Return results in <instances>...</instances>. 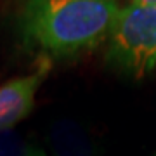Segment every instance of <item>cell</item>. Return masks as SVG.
<instances>
[{"label": "cell", "instance_id": "6da1fadb", "mask_svg": "<svg viewBox=\"0 0 156 156\" xmlns=\"http://www.w3.org/2000/svg\"><path fill=\"white\" fill-rule=\"evenodd\" d=\"M118 12L116 0H28L23 30L50 56H73L109 38Z\"/></svg>", "mask_w": 156, "mask_h": 156}, {"label": "cell", "instance_id": "7a4b0ae2", "mask_svg": "<svg viewBox=\"0 0 156 156\" xmlns=\"http://www.w3.org/2000/svg\"><path fill=\"white\" fill-rule=\"evenodd\" d=\"M108 59L132 76L156 69V5L122 7L109 35Z\"/></svg>", "mask_w": 156, "mask_h": 156}, {"label": "cell", "instance_id": "3957f363", "mask_svg": "<svg viewBox=\"0 0 156 156\" xmlns=\"http://www.w3.org/2000/svg\"><path fill=\"white\" fill-rule=\"evenodd\" d=\"M45 73L47 66L40 68L33 75L9 80L0 87V128H12L30 115Z\"/></svg>", "mask_w": 156, "mask_h": 156}, {"label": "cell", "instance_id": "277c9868", "mask_svg": "<svg viewBox=\"0 0 156 156\" xmlns=\"http://www.w3.org/2000/svg\"><path fill=\"white\" fill-rule=\"evenodd\" d=\"M50 156H95L92 140L83 127L75 120L61 118L47 128Z\"/></svg>", "mask_w": 156, "mask_h": 156}, {"label": "cell", "instance_id": "5b68a950", "mask_svg": "<svg viewBox=\"0 0 156 156\" xmlns=\"http://www.w3.org/2000/svg\"><path fill=\"white\" fill-rule=\"evenodd\" d=\"M31 146L14 128H0V156H28Z\"/></svg>", "mask_w": 156, "mask_h": 156}, {"label": "cell", "instance_id": "8992f818", "mask_svg": "<svg viewBox=\"0 0 156 156\" xmlns=\"http://www.w3.org/2000/svg\"><path fill=\"white\" fill-rule=\"evenodd\" d=\"M28 156H47V154H45V151L42 149V147H38V146H31Z\"/></svg>", "mask_w": 156, "mask_h": 156}, {"label": "cell", "instance_id": "52a82bcc", "mask_svg": "<svg viewBox=\"0 0 156 156\" xmlns=\"http://www.w3.org/2000/svg\"><path fill=\"white\" fill-rule=\"evenodd\" d=\"M134 5H156V0H132Z\"/></svg>", "mask_w": 156, "mask_h": 156}]
</instances>
